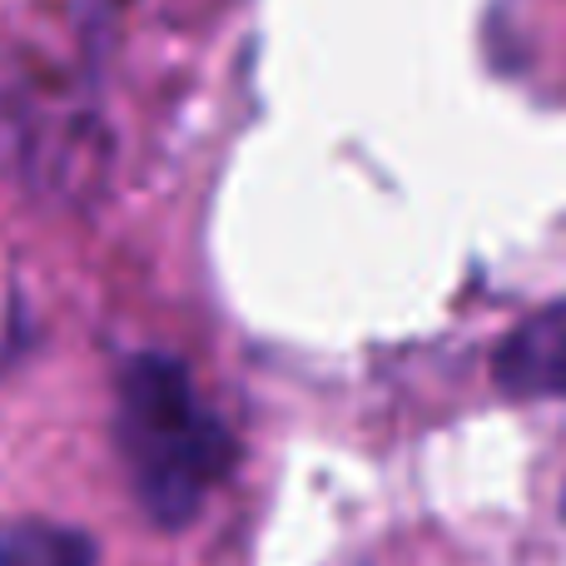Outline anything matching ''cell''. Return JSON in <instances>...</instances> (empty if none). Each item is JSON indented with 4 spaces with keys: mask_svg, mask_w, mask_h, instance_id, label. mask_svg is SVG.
I'll use <instances>...</instances> for the list:
<instances>
[{
    "mask_svg": "<svg viewBox=\"0 0 566 566\" xmlns=\"http://www.w3.org/2000/svg\"><path fill=\"white\" fill-rule=\"evenodd\" d=\"M115 432L135 497L159 527H185L234 468V438L165 353H139L115 382Z\"/></svg>",
    "mask_w": 566,
    "mask_h": 566,
    "instance_id": "6da1fadb",
    "label": "cell"
},
{
    "mask_svg": "<svg viewBox=\"0 0 566 566\" xmlns=\"http://www.w3.org/2000/svg\"><path fill=\"white\" fill-rule=\"evenodd\" d=\"M497 382L517 398H566V298L507 333L497 348Z\"/></svg>",
    "mask_w": 566,
    "mask_h": 566,
    "instance_id": "7a4b0ae2",
    "label": "cell"
},
{
    "mask_svg": "<svg viewBox=\"0 0 566 566\" xmlns=\"http://www.w3.org/2000/svg\"><path fill=\"white\" fill-rule=\"evenodd\" d=\"M0 566H95V547L75 527L10 522L0 527Z\"/></svg>",
    "mask_w": 566,
    "mask_h": 566,
    "instance_id": "3957f363",
    "label": "cell"
}]
</instances>
